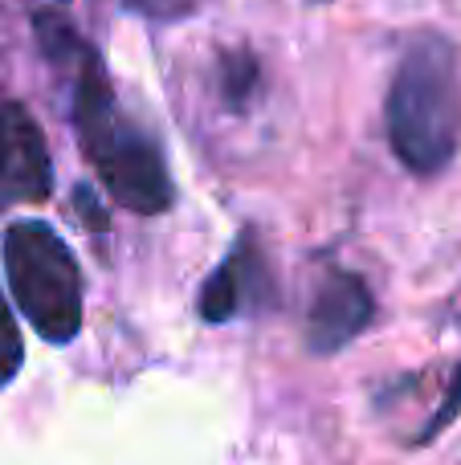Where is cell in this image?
Returning <instances> with one entry per match:
<instances>
[{"instance_id": "obj_5", "label": "cell", "mask_w": 461, "mask_h": 465, "mask_svg": "<svg viewBox=\"0 0 461 465\" xmlns=\"http://www.w3.org/2000/svg\"><path fill=\"white\" fill-rule=\"evenodd\" d=\"M376 319V298L368 282L351 270H327L307 314V347L315 355H335L356 343Z\"/></svg>"}, {"instance_id": "obj_2", "label": "cell", "mask_w": 461, "mask_h": 465, "mask_svg": "<svg viewBox=\"0 0 461 465\" xmlns=\"http://www.w3.org/2000/svg\"><path fill=\"white\" fill-rule=\"evenodd\" d=\"M388 147L413 176H441L461 147V70L446 33H417L384 103Z\"/></svg>"}, {"instance_id": "obj_11", "label": "cell", "mask_w": 461, "mask_h": 465, "mask_svg": "<svg viewBox=\"0 0 461 465\" xmlns=\"http://www.w3.org/2000/svg\"><path fill=\"white\" fill-rule=\"evenodd\" d=\"M310 5H331V0H310Z\"/></svg>"}, {"instance_id": "obj_6", "label": "cell", "mask_w": 461, "mask_h": 465, "mask_svg": "<svg viewBox=\"0 0 461 465\" xmlns=\"http://www.w3.org/2000/svg\"><path fill=\"white\" fill-rule=\"evenodd\" d=\"M258 253H253V241L241 237L225 257L221 265L204 278L201 294H196V311H201L204 322H229L233 314H241V306L250 302L253 286L250 282L258 278Z\"/></svg>"}, {"instance_id": "obj_3", "label": "cell", "mask_w": 461, "mask_h": 465, "mask_svg": "<svg viewBox=\"0 0 461 465\" xmlns=\"http://www.w3.org/2000/svg\"><path fill=\"white\" fill-rule=\"evenodd\" d=\"M5 273L13 302L45 343L82 331V270L65 237L45 221H13L5 232Z\"/></svg>"}, {"instance_id": "obj_10", "label": "cell", "mask_w": 461, "mask_h": 465, "mask_svg": "<svg viewBox=\"0 0 461 465\" xmlns=\"http://www.w3.org/2000/svg\"><path fill=\"white\" fill-rule=\"evenodd\" d=\"M74 209H78L82 217H86V229L94 232V237H103V232H106V213L98 209L94 193H90L86 184H78V188H74Z\"/></svg>"}, {"instance_id": "obj_1", "label": "cell", "mask_w": 461, "mask_h": 465, "mask_svg": "<svg viewBox=\"0 0 461 465\" xmlns=\"http://www.w3.org/2000/svg\"><path fill=\"white\" fill-rule=\"evenodd\" d=\"M74 135L82 155L98 172L106 196L139 217L172 209V176L163 152L135 119L119 111L114 86L106 78L98 54L86 45V54L74 62V103H70Z\"/></svg>"}, {"instance_id": "obj_4", "label": "cell", "mask_w": 461, "mask_h": 465, "mask_svg": "<svg viewBox=\"0 0 461 465\" xmlns=\"http://www.w3.org/2000/svg\"><path fill=\"white\" fill-rule=\"evenodd\" d=\"M54 196V160L37 119L21 103H0V209Z\"/></svg>"}, {"instance_id": "obj_7", "label": "cell", "mask_w": 461, "mask_h": 465, "mask_svg": "<svg viewBox=\"0 0 461 465\" xmlns=\"http://www.w3.org/2000/svg\"><path fill=\"white\" fill-rule=\"evenodd\" d=\"M258 82H261V70L250 54H229L225 62H221V94H225V106H237V111H241V106L253 98Z\"/></svg>"}, {"instance_id": "obj_8", "label": "cell", "mask_w": 461, "mask_h": 465, "mask_svg": "<svg viewBox=\"0 0 461 465\" xmlns=\"http://www.w3.org/2000/svg\"><path fill=\"white\" fill-rule=\"evenodd\" d=\"M25 363V343H21V331H16V319L8 311L5 294H0V388L21 371Z\"/></svg>"}, {"instance_id": "obj_9", "label": "cell", "mask_w": 461, "mask_h": 465, "mask_svg": "<svg viewBox=\"0 0 461 465\" xmlns=\"http://www.w3.org/2000/svg\"><path fill=\"white\" fill-rule=\"evenodd\" d=\"M457 417H461V360H457V371H454V380H449L446 396H441L437 412H433V417L425 420V429H421V437H417V445H429V441H437V437L446 433V429L454 425Z\"/></svg>"}]
</instances>
